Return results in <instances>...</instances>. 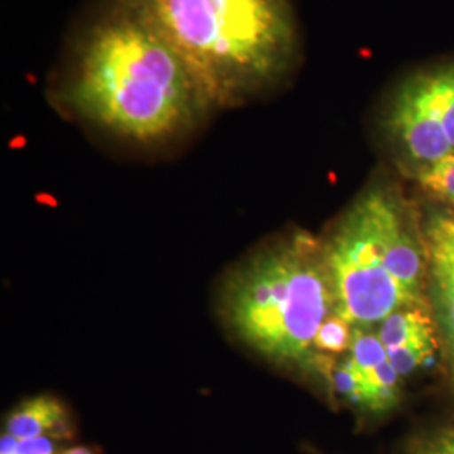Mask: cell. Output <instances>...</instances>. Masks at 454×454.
Here are the masks:
<instances>
[{"instance_id": "cell-7", "label": "cell", "mask_w": 454, "mask_h": 454, "mask_svg": "<svg viewBox=\"0 0 454 454\" xmlns=\"http://www.w3.org/2000/svg\"><path fill=\"white\" fill-rule=\"evenodd\" d=\"M4 433L16 439L51 436L65 442L74 436V426L61 401L52 395H37L20 403L7 414Z\"/></svg>"}, {"instance_id": "cell-13", "label": "cell", "mask_w": 454, "mask_h": 454, "mask_svg": "<svg viewBox=\"0 0 454 454\" xmlns=\"http://www.w3.org/2000/svg\"><path fill=\"white\" fill-rule=\"evenodd\" d=\"M63 450V441L51 436L16 439L4 431L0 436V454H59Z\"/></svg>"}, {"instance_id": "cell-16", "label": "cell", "mask_w": 454, "mask_h": 454, "mask_svg": "<svg viewBox=\"0 0 454 454\" xmlns=\"http://www.w3.org/2000/svg\"><path fill=\"white\" fill-rule=\"evenodd\" d=\"M442 221H444V226L448 229V232H450V236H451L454 243V217H451V215H442Z\"/></svg>"}, {"instance_id": "cell-9", "label": "cell", "mask_w": 454, "mask_h": 454, "mask_svg": "<svg viewBox=\"0 0 454 454\" xmlns=\"http://www.w3.org/2000/svg\"><path fill=\"white\" fill-rule=\"evenodd\" d=\"M422 189L454 207V152L439 162L427 165L419 176Z\"/></svg>"}, {"instance_id": "cell-10", "label": "cell", "mask_w": 454, "mask_h": 454, "mask_svg": "<svg viewBox=\"0 0 454 454\" xmlns=\"http://www.w3.org/2000/svg\"><path fill=\"white\" fill-rule=\"evenodd\" d=\"M348 352V358L362 371H371L389 360L387 350L382 345L379 335L364 328H354V337Z\"/></svg>"}, {"instance_id": "cell-4", "label": "cell", "mask_w": 454, "mask_h": 454, "mask_svg": "<svg viewBox=\"0 0 454 454\" xmlns=\"http://www.w3.org/2000/svg\"><path fill=\"white\" fill-rule=\"evenodd\" d=\"M324 249L335 313L354 328L371 330L394 311L418 305L386 268L375 187L345 212Z\"/></svg>"}, {"instance_id": "cell-12", "label": "cell", "mask_w": 454, "mask_h": 454, "mask_svg": "<svg viewBox=\"0 0 454 454\" xmlns=\"http://www.w3.org/2000/svg\"><path fill=\"white\" fill-rule=\"evenodd\" d=\"M438 341H422V343H409L397 348L387 350V357L399 375H409L416 372L419 367L433 357L438 350Z\"/></svg>"}, {"instance_id": "cell-8", "label": "cell", "mask_w": 454, "mask_h": 454, "mask_svg": "<svg viewBox=\"0 0 454 454\" xmlns=\"http://www.w3.org/2000/svg\"><path fill=\"white\" fill-rule=\"evenodd\" d=\"M377 335L386 347V350H392L409 343L438 341L434 324L429 315V307L422 305L394 311L380 324Z\"/></svg>"}, {"instance_id": "cell-11", "label": "cell", "mask_w": 454, "mask_h": 454, "mask_svg": "<svg viewBox=\"0 0 454 454\" xmlns=\"http://www.w3.org/2000/svg\"><path fill=\"white\" fill-rule=\"evenodd\" d=\"M352 337H354V326L347 320H343L337 313H333L320 326L315 339V348L318 352L341 354L350 350Z\"/></svg>"}, {"instance_id": "cell-15", "label": "cell", "mask_w": 454, "mask_h": 454, "mask_svg": "<svg viewBox=\"0 0 454 454\" xmlns=\"http://www.w3.org/2000/svg\"><path fill=\"white\" fill-rule=\"evenodd\" d=\"M59 454H98L95 448L84 446V444H76V446H67Z\"/></svg>"}, {"instance_id": "cell-6", "label": "cell", "mask_w": 454, "mask_h": 454, "mask_svg": "<svg viewBox=\"0 0 454 454\" xmlns=\"http://www.w3.org/2000/svg\"><path fill=\"white\" fill-rule=\"evenodd\" d=\"M429 258V293L448 345L454 373V243L442 215L431 219L426 234Z\"/></svg>"}, {"instance_id": "cell-14", "label": "cell", "mask_w": 454, "mask_h": 454, "mask_svg": "<svg viewBox=\"0 0 454 454\" xmlns=\"http://www.w3.org/2000/svg\"><path fill=\"white\" fill-rule=\"evenodd\" d=\"M407 454H454V424L416 436L409 442Z\"/></svg>"}, {"instance_id": "cell-3", "label": "cell", "mask_w": 454, "mask_h": 454, "mask_svg": "<svg viewBox=\"0 0 454 454\" xmlns=\"http://www.w3.org/2000/svg\"><path fill=\"white\" fill-rule=\"evenodd\" d=\"M226 324L238 339L276 364L309 365L335 296L324 244L307 232L261 251L227 281Z\"/></svg>"}, {"instance_id": "cell-2", "label": "cell", "mask_w": 454, "mask_h": 454, "mask_svg": "<svg viewBox=\"0 0 454 454\" xmlns=\"http://www.w3.org/2000/svg\"><path fill=\"white\" fill-rule=\"evenodd\" d=\"M219 110L281 93L301 56L293 0H140Z\"/></svg>"}, {"instance_id": "cell-5", "label": "cell", "mask_w": 454, "mask_h": 454, "mask_svg": "<svg viewBox=\"0 0 454 454\" xmlns=\"http://www.w3.org/2000/svg\"><path fill=\"white\" fill-rule=\"evenodd\" d=\"M387 108L450 142L454 150V65L421 73L403 82Z\"/></svg>"}, {"instance_id": "cell-1", "label": "cell", "mask_w": 454, "mask_h": 454, "mask_svg": "<svg viewBox=\"0 0 454 454\" xmlns=\"http://www.w3.org/2000/svg\"><path fill=\"white\" fill-rule=\"evenodd\" d=\"M44 93L84 130L138 150L182 142L221 112L140 0L84 2Z\"/></svg>"}]
</instances>
